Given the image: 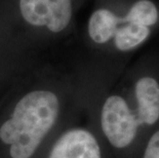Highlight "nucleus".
I'll use <instances>...</instances> for the list:
<instances>
[{"label": "nucleus", "mask_w": 159, "mask_h": 158, "mask_svg": "<svg viewBox=\"0 0 159 158\" xmlns=\"http://www.w3.org/2000/svg\"><path fill=\"white\" fill-rule=\"evenodd\" d=\"M137 100L136 116L139 123L152 125L159 119V83L153 77L145 76L134 86Z\"/></svg>", "instance_id": "nucleus-5"}, {"label": "nucleus", "mask_w": 159, "mask_h": 158, "mask_svg": "<svg viewBox=\"0 0 159 158\" xmlns=\"http://www.w3.org/2000/svg\"><path fill=\"white\" fill-rule=\"evenodd\" d=\"M67 104L52 88H32L0 107V158H40L67 124Z\"/></svg>", "instance_id": "nucleus-1"}, {"label": "nucleus", "mask_w": 159, "mask_h": 158, "mask_svg": "<svg viewBox=\"0 0 159 158\" xmlns=\"http://www.w3.org/2000/svg\"><path fill=\"white\" fill-rule=\"evenodd\" d=\"M40 158H102V149L89 129L66 124L50 141Z\"/></svg>", "instance_id": "nucleus-3"}, {"label": "nucleus", "mask_w": 159, "mask_h": 158, "mask_svg": "<svg viewBox=\"0 0 159 158\" xmlns=\"http://www.w3.org/2000/svg\"><path fill=\"white\" fill-rule=\"evenodd\" d=\"M157 21V7L150 0H139L131 6L127 15L121 18V22L145 26L148 28L156 24Z\"/></svg>", "instance_id": "nucleus-8"}, {"label": "nucleus", "mask_w": 159, "mask_h": 158, "mask_svg": "<svg viewBox=\"0 0 159 158\" xmlns=\"http://www.w3.org/2000/svg\"><path fill=\"white\" fill-rule=\"evenodd\" d=\"M20 11L28 24L60 33L71 21L72 0H20Z\"/></svg>", "instance_id": "nucleus-4"}, {"label": "nucleus", "mask_w": 159, "mask_h": 158, "mask_svg": "<svg viewBox=\"0 0 159 158\" xmlns=\"http://www.w3.org/2000/svg\"><path fill=\"white\" fill-rule=\"evenodd\" d=\"M121 18L109 9L101 8L90 16L89 21V34L93 42L104 44L113 38Z\"/></svg>", "instance_id": "nucleus-6"}, {"label": "nucleus", "mask_w": 159, "mask_h": 158, "mask_svg": "<svg viewBox=\"0 0 159 158\" xmlns=\"http://www.w3.org/2000/svg\"><path fill=\"white\" fill-rule=\"evenodd\" d=\"M149 35L150 29L148 27L125 23L124 26L118 27L115 32L114 44L120 52H128L143 43Z\"/></svg>", "instance_id": "nucleus-7"}, {"label": "nucleus", "mask_w": 159, "mask_h": 158, "mask_svg": "<svg viewBox=\"0 0 159 158\" xmlns=\"http://www.w3.org/2000/svg\"><path fill=\"white\" fill-rule=\"evenodd\" d=\"M100 124L105 138L115 149H125L130 146L140 126L127 101L119 95H111L104 101Z\"/></svg>", "instance_id": "nucleus-2"}, {"label": "nucleus", "mask_w": 159, "mask_h": 158, "mask_svg": "<svg viewBox=\"0 0 159 158\" xmlns=\"http://www.w3.org/2000/svg\"><path fill=\"white\" fill-rule=\"evenodd\" d=\"M143 158H159V130L149 140Z\"/></svg>", "instance_id": "nucleus-9"}]
</instances>
